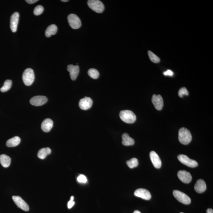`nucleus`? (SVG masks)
<instances>
[{"label": "nucleus", "mask_w": 213, "mask_h": 213, "mask_svg": "<svg viewBox=\"0 0 213 213\" xmlns=\"http://www.w3.org/2000/svg\"><path fill=\"white\" fill-rule=\"evenodd\" d=\"M179 141L182 144L187 145L189 144L192 140L191 132L187 128H181L179 131Z\"/></svg>", "instance_id": "f257e3e1"}, {"label": "nucleus", "mask_w": 213, "mask_h": 213, "mask_svg": "<svg viewBox=\"0 0 213 213\" xmlns=\"http://www.w3.org/2000/svg\"><path fill=\"white\" fill-rule=\"evenodd\" d=\"M120 117L124 122L128 124H132L136 120V116L130 110H123L120 111Z\"/></svg>", "instance_id": "f03ea898"}, {"label": "nucleus", "mask_w": 213, "mask_h": 213, "mask_svg": "<svg viewBox=\"0 0 213 213\" xmlns=\"http://www.w3.org/2000/svg\"><path fill=\"white\" fill-rule=\"evenodd\" d=\"M35 75L33 69L28 68L24 71L22 79L24 84L26 86H30L34 82Z\"/></svg>", "instance_id": "7ed1b4c3"}, {"label": "nucleus", "mask_w": 213, "mask_h": 213, "mask_svg": "<svg viewBox=\"0 0 213 213\" xmlns=\"http://www.w3.org/2000/svg\"><path fill=\"white\" fill-rule=\"evenodd\" d=\"M87 4L90 9L97 13H102L105 9L103 3L99 0H89Z\"/></svg>", "instance_id": "20e7f679"}, {"label": "nucleus", "mask_w": 213, "mask_h": 213, "mask_svg": "<svg viewBox=\"0 0 213 213\" xmlns=\"http://www.w3.org/2000/svg\"><path fill=\"white\" fill-rule=\"evenodd\" d=\"M173 194L175 198L181 203L186 205L191 203V199L185 193L179 190H175L173 191Z\"/></svg>", "instance_id": "39448f33"}, {"label": "nucleus", "mask_w": 213, "mask_h": 213, "mask_svg": "<svg viewBox=\"0 0 213 213\" xmlns=\"http://www.w3.org/2000/svg\"><path fill=\"white\" fill-rule=\"evenodd\" d=\"M68 20L69 25L73 29H78L81 27V21L76 15L73 13L69 14L68 17Z\"/></svg>", "instance_id": "423d86ee"}, {"label": "nucleus", "mask_w": 213, "mask_h": 213, "mask_svg": "<svg viewBox=\"0 0 213 213\" xmlns=\"http://www.w3.org/2000/svg\"><path fill=\"white\" fill-rule=\"evenodd\" d=\"M178 159L181 163L189 167L195 168L198 165L197 161L191 159L187 155H179L178 156Z\"/></svg>", "instance_id": "0eeeda50"}, {"label": "nucleus", "mask_w": 213, "mask_h": 213, "mask_svg": "<svg viewBox=\"0 0 213 213\" xmlns=\"http://www.w3.org/2000/svg\"><path fill=\"white\" fill-rule=\"evenodd\" d=\"M48 99L46 97L38 96L33 97L30 100V103L33 105L39 106L43 105L48 102Z\"/></svg>", "instance_id": "6e6552de"}, {"label": "nucleus", "mask_w": 213, "mask_h": 213, "mask_svg": "<svg viewBox=\"0 0 213 213\" xmlns=\"http://www.w3.org/2000/svg\"><path fill=\"white\" fill-rule=\"evenodd\" d=\"M134 195L136 197L146 200H150L152 197L151 195L148 190L143 188L138 189L136 190L134 192Z\"/></svg>", "instance_id": "1a4fd4ad"}, {"label": "nucleus", "mask_w": 213, "mask_h": 213, "mask_svg": "<svg viewBox=\"0 0 213 213\" xmlns=\"http://www.w3.org/2000/svg\"><path fill=\"white\" fill-rule=\"evenodd\" d=\"M13 199L17 206L24 211L29 210V208L28 204L19 196H13Z\"/></svg>", "instance_id": "9d476101"}, {"label": "nucleus", "mask_w": 213, "mask_h": 213, "mask_svg": "<svg viewBox=\"0 0 213 213\" xmlns=\"http://www.w3.org/2000/svg\"><path fill=\"white\" fill-rule=\"evenodd\" d=\"M177 175L179 179L184 183H190L192 179L191 175L189 172L185 170H180L178 172Z\"/></svg>", "instance_id": "9b49d317"}, {"label": "nucleus", "mask_w": 213, "mask_h": 213, "mask_svg": "<svg viewBox=\"0 0 213 213\" xmlns=\"http://www.w3.org/2000/svg\"><path fill=\"white\" fill-rule=\"evenodd\" d=\"M152 102L157 110L160 111L164 106V101L160 95L154 94L152 97Z\"/></svg>", "instance_id": "f8f14e48"}, {"label": "nucleus", "mask_w": 213, "mask_h": 213, "mask_svg": "<svg viewBox=\"0 0 213 213\" xmlns=\"http://www.w3.org/2000/svg\"><path fill=\"white\" fill-rule=\"evenodd\" d=\"M19 14L18 12H15L10 18V27L11 31L13 33L16 32L17 30L18 23L19 20Z\"/></svg>", "instance_id": "ddd939ff"}, {"label": "nucleus", "mask_w": 213, "mask_h": 213, "mask_svg": "<svg viewBox=\"0 0 213 213\" xmlns=\"http://www.w3.org/2000/svg\"><path fill=\"white\" fill-rule=\"evenodd\" d=\"M93 104V101L91 98L85 97L80 99L79 105L81 109L86 110L91 108Z\"/></svg>", "instance_id": "4468645a"}, {"label": "nucleus", "mask_w": 213, "mask_h": 213, "mask_svg": "<svg viewBox=\"0 0 213 213\" xmlns=\"http://www.w3.org/2000/svg\"><path fill=\"white\" fill-rule=\"evenodd\" d=\"M67 70L69 72L71 79L73 81L75 80L79 74V66L72 64L68 65L67 66Z\"/></svg>", "instance_id": "2eb2a0df"}, {"label": "nucleus", "mask_w": 213, "mask_h": 213, "mask_svg": "<svg viewBox=\"0 0 213 213\" xmlns=\"http://www.w3.org/2000/svg\"><path fill=\"white\" fill-rule=\"evenodd\" d=\"M150 157L154 167L155 168L160 169L161 166V161L158 154L152 151L150 153Z\"/></svg>", "instance_id": "dca6fc26"}, {"label": "nucleus", "mask_w": 213, "mask_h": 213, "mask_svg": "<svg viewBox=\"0 0 213 213\" xmlns=\"http://www.w3.org/2000/svg\"><path fill=\"white\" fill-rule=\"evenodd\" d=\"M195 190L197 193H201L204 192L206 189V183L202 179H199L195 184Z\"/></svg>", "instance_id": "f3484780"}, {"label": "nucleus", "mask_w": 213, "mask_h": 213, "mask_svg": "<svg viewBox=\"0 0 213 213\" xmlns=\"http://www.w3.org/2000/svg\"><path fill=\"white\" fill-rule=\"evenodd\" d=\"M53 122L51 119H46L42 122L41 128L44 132H48L50 131L53 127Z\"/></svg>", "instance_id": "a211bd4d"}, {"label": "nucleus", "mask_w": 213, "mask_h": 213, "mask_svg": "<svg viewBox=\"0 0 213 213\" xmlns=\"http://www.w3.org/2000/svg\"><path fill=\"white\" fill-rule=\"evenodd\" d=\"M122 143L124 145L126 146H132L135 143V140L129 136L127 133L124 134L122 135Z\"/></svg>", "instance_id": "6ab92c4d"}, {"label": "nucleus", "mask_w": 213, "mask_h": 213, "mask_svg": "<svg viewBox=\"0 0 213 213\" xmlns=\"http://www.w3.org/2000/svg\"><path fill=\"white\" fill-rule=\"evenodd\" d=\"M21 142V139L19 137L15 136L7 140L6 145L8 147H15L18 145Z\"/></svg>", "instance_id": "aec40b11"}, {"label": "nucleus", "mask_w": 213, "mask_h": 213, "mask_svg": "<svg viewBox=\"0 0 213 213\" xmlns=\"http://www.w3.org/2000/svg\"><path fill=\"white\" fill-rule=\"evenodd\" d=\"M11 158L5 155H0V163L3 167L7 168L9 167L11 164Z\"/></svg>", "instance_id": "412c9836"}, {"label": "nucleus", "mask_w": 213, "mask_h": 213, "mask_svg": "<svg viewBox=\"0 0 213 213\" xmlns=\"http://www.w3.org/2000/svg\"><path fill=\"white\" fill-rule=\"evenodd\" d=\"M57 27L56 25L53 24L49 25L47 28L46 32H45V35L46 37H50L53 35H55L56 34L57 31Z\"/></svg>", "instance_id": "4be33fe9"}, {"label": "nucleus", "mask_w": 213, "mask_h": 213, "mask_svg": "<svg viewBox=\"0 0 213 213\" xmlns=\"http://www.w3.org/2000/svg\"><path fill=\"white\" fill-rule=\"evenodd\" d=\"M51 150L49 148H42L38 151V157L41 159H44L47 155L51 153Z\"/></svg>", "instance_id": "5701e85b"}, {"label": "nucleus", "mask_w": 213, "mask_h": 213, "mask_svg": "<svg viewBox=\"0 0 213 213\" xmlns=\"http://www.w3.org/2000/svg\"><path fill=\"white\" fill-rule=\"evenodd\" d=\"M12 85V81L11 80H7L4 82L3 86L1 89V91L2 93L8 91L11 89Z\"/></svg>", "instance_id": "b1692460"}, {"label": "nucleus", "mask_w": 213, "mask_h": 213, "mask_svg": "<svg viewBox=\"0 0 213 213\" xmlns=\"http://www.w3.org/2000/svg\"><path fill=\"white\" fill-rule=\"evenodd\" d=\"M88 74L89 76L94 79H97L99 78V71L94 68H91L89 69L88 72Z\"/></svg>", "instance_id": "393cba45"}, {"label": "nucleus", "mask_w": 213, "mask_h": 213, "mask_svg": "<svg viewBox=\"0 0 213 213\" xmlns=\"http://www.w3.org/2000/svg\"><path fill=\"white\" fill-rule=\"evenodd\" d=\"M126 164L130 168L133 169L138 165L139 161L137 158H133L127 161Z\"/></svg>", "instance_id": "a878e982"}, {"label": "nucleus", "mask_w": 213, "mask_h": 213, "mask_svg": "<svg viewBox=\"0 0 213 213\" xmlns=\"http://www.w3.org/2000/svg\"><path fill=\"white\" fill-rule=\"evenodd\" d=\"M148 53L151 61L153 62V63H158L160 61V59L159 57L157 56L151 51H148Z\"/></svg>", "instance_id": "bb28decb"}, {"label": "nucleus", "mask_w": 213, "mask_h": 213, "mask_svg": "<svg viewBox=\"0 0 213 213\" xmlns=\"http://www.w3.org/2000/svg\"><path fill=\"white\" fill-rule=\"evenodd\" d=\"M43 8L41 5H38L35 8L34 13L36 16H39L41 14L43 11Z\"/></svg>", "instance_id": "cd10ccee"}, {"label": "nucleus", "mask_w": 213, "mask_h": 213, "mask_svg": "<svg viewBox=\"0 0 213 213\" xmlns=\"http://www.w3.org/2000/svg\"><path fill=\"white\" fill-rule=\"evenodd\" d=\"M189 92L188 90L185 87H182L179 90V96L180 97L182 98L184 95L188 96Z\"/></svg>", "instance_id": "c85d7f7f"}, {"label": "nucleus", "mask_w": 213, "mask_h": 213, "mask_svg": "<svg viewBox=\"0 0 213 213\" xmlns=\"http://www.w3.org/2000/svg\"><path fill=\"white\" fill-rule=\"evenodd\" d=\"M78 182L81 183H86L87 182V177L84 175H81L78 177L77 179Z\"/></svg>", "instance_id": "c756f323"}, {"label": "nucleus", "mask_w": 213, "mask_h": 213, "mask_svg": "<svg viewBox=\"0 0 213 213\" xmlns=\"http://www.w3.org/2000/svg\"><path fill=\"white\" fill-rule=\"evenodd\" d=\"M74 197L72 196L70 198V200L68 203V207L69 209H70L75 205V202L74 201Z\"/></svg>", "instance_id": "7c9ffc66"}, {"label": "nucleus", "mask_w": 213, "mask_h": 213, "mask_svg": "<svg viewBox=\"0 0 213 213\" xmlns=\"http://www.w3.org/2000/svg\"><path fill=\"white\" fill-rule=\"evenodd\" d=\"M164 74L165 76H173L174 73L173 71L168 69L167 71L164 72Z\"/></svg>", "instance_id": "2f4dec72"}, {"label": "nucleus", "mask_w": 213, "mask_h": 213, "mask_svg": "<svg viewBox=\"0 0 213 213\" xmlns=\"http://www.w3.org/2000/svg\"><path fill=\"white\" fill-rule=\"evenodd\" d=\"M38 1V0H26L25 1L26 2L29 4H34Z\"/></svg>", "instance_id": "473e14b6"}, {"label": "nucleus", "mask_w": 213, "mask_h": 213, "mask_svg": "<svg viewBox=\"0 0 213 213\" xmlns=\"http://www.w3.org/2000/svg\"><path fill=\"white\" fill-rule=\"evenodd\" d=\"M206 213H213V209L209 208L207 210Z\"/></svg>", "instance_id": "72a5a7b5"}, {"label": "nucleus", "mask_w": 213, "mask_h": 213, "mask_svg": "<svg viewBox=\"0 0 213 213\" xmlns=\"http://www.w3.org/2000/svg\"><path fill=\"white\" fill-rule=\"evenodd\" d=\"M134 213H141V212H140V211H139L138 210H135L134 211Z\"/></svg>", "instance_id": "f704fd0d"}, {"label": "nucleus", "mask_w": 213, "mask_h": 213, "mask_svg": "<svg viewBox=\"0 0 213 213\" xmlns=\"http://www.w3.org/2000/svg\"><path fill=\"white\" fill-rule=\"evenodd\" d=\"M61 1L63 2H67L68 1V0H62Z\"/></svg>", "instance_id": "c9c22d12"}, {"label": "nucleus", "mask_w": 213, "mask_h": 213, "mask_svg": "<svg viewBox=\"0 0 213 213\" xmlns=\"http://www.w3.org/2000/svg\"><path fill=\"white\" fill-rule=\"evenodd\" d=\"M183 213V212H181V213Z\"/></svg>", "instance_id": "e433bc0d"}]
</instances>
